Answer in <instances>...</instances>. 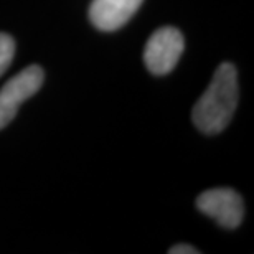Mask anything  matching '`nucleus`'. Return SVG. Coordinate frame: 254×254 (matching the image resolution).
<instances>
[{
	"instance_id": "423d86ee",
	"label": "nucleus",
	"mask_w": 254,
	"mask_h": 254,
	"mask_svg": "<svg viewBox=\"0 0 254 254\" xmlns=\"http://www.w3.org/2000/svg\"><path fill=\"white\" fill-rule=\"evenodd\" d=\"M15 55V42L10 35L0 33V76L10 66Z\"/></svg>"
},
{
	"instance_id": "7ed1b4c3",
	"label": "nucleus",
	"mask_w": 254,
	"mask_h": 254,
	"mask_svg": "<svg viewBox=\"0 0 254 254\" xmlns=\"http://www.w3.org/2000/svg\"><path fill=\"white\" fill-rule=\"evenodd\" d=\"M185 42L180 30L164 27L152 33L145 45L144 62L147 69L155 76H164L175 68L184 53Z\"/></svg>"
},
{
	"instance_id": "f257e3e1",
	"label": "nucleus",
	"mask_w": 254,
	"mask_h": 254,
	"mask_svg": "<svg viewBox=\"0 0 254 254\" xmlns=\"http://www.w3.org/2000/svg\"><path fill=\"white\" fill-rule=\"evenodd\" d=\"M238 106V74L231 63L216 68L210 86L196 101L191 119L203 134L215 135L226 129Z\"/></svg>"
},
{
	"instance_id": "39448f33",
	"label": "nucleus",
	"mask_w": 254,
	"mask_h": 254,
	"mask_svg": "<svg viewBox=\"0 0 254 254\" xmlns=\"http://www.w3.org/2000/svg\"><path fill=\"white\" fill-rule=\"evenodd\" d=\"M144 0H93L89 20L98 30L114 32L129 22Z\"/></svg>"
},
{
	"instance_id": "20e7f679",
	"label": "nucleus",
	"mask_w": 254,
	"mask_h": 254,
	"mask_svg": "<svg viewBox=\"0 0 254 254\" xmlns=\"http://www.w3.org/2000/svg\"><path fill=\"white\" fill-rule=\"evenodd\" d=\"M196 208L203 215L216 220L226 230H235L245 216V203L240 193L231 189H213L196 198Z\"/></svg>"
},
{
	"instance_id": "f03ea898",
	"label": "nucleus",
	"mask_w": 254,
	"mask_h": 254,
	"mask_svg": "<svg viewBox=\"0 0 254 254\" xmlns=\"http://www.w3.org/2000/svg\"><path fill=\"white\" fill-rule=\"evenodd\" d=\"M45 73L38 64H32L10 78L0 89V130L17 116L23 101L37 94L43 84Z\"/></svg>"
},
{
	"instance_id": "0eeeda50",
	"label": "nucleus",
	"mask_w": 254,
	"mask_h": 254,
	"mask_svg": "<svg viewBox=\"0 0 254 254\" xmlns=\"http://www.w3.org/2000/svg\"><path fill=\"white\" fill-rule=\"evenodd\" d=\"M170 254H198L200 251L196 248H193L190 245H177L174 248H170Z\"/></svg>"
}]
</instances>
